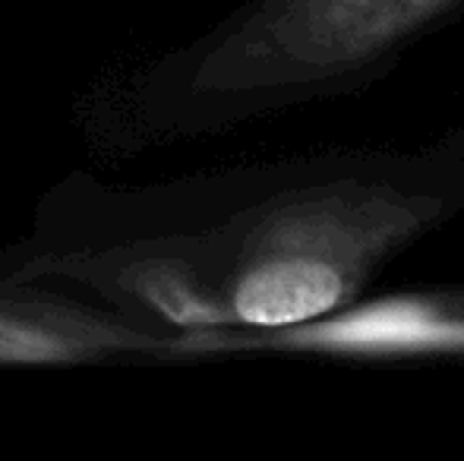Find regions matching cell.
Returning <instances> with one entry per match:
<instances>
[{"label":"cell","instance_id":"cell-1","mask_svg":"<svg viewBox=\"0 0 464 461\" xmlns=\"http://www.w3.org/2000/svg\"><path fill=\"white\" fill-rule=\"evenodd\" d=\"M464 216V127L417 146H335L231 184L159 275L155 301L187 329L276 332L367 297L401 253Z\"/></svg>","mask_w":464,"mask_h":461},{"label":"cell","instance_id":"cell-2","mask_svg":"<svg viewBox=\"0 0 464 461\" xmlns=\"http://www.w3.org/2000/svg\"><path fill=\"white\" fill-rule=\"evenodd\" d=\"M464 0H246L187 61L184 111L234 123L379 86Z\"/></svg>","mask_w":464,"mask_h":461},{"label":"cell","instance_id":"cell-3","mask_svg":"<svg viewBox=\"0 0 464 461\" xmlns=\"http://www.w3.org/2000/svg\"><path fill=\"white\" fill-rule=\"evenodd\" d=\"M187 351H285L332 360H464V288L354 301L276 332L212 335Z\"/></svg>","mask_w":464,"mask_h":461}]
</instances>
